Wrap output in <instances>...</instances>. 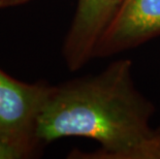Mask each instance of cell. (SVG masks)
I'll use <instances>...</instances> for the list:
<instances>
[{
	"mask_svg": "<svg viewBox=\"0 0 160 159\" xmlns=\"http://www.w3.org/2000/svg\"><path fill=\"white\" fill-rule=\"evenodd\" d=\"M30 0H0V8L12 7V6L22 5L24 3L29 2Z\"/></svg>",
	"mask_w": 160,
	"mask_h": 159,
	"instance_id": "52a82bcc",
	"label": "cell"
},
{
	"mask_svg": "<svg viewBox=\"0 0 160 159\" xmlns=\"http://www.w3.org/2000/svg\"><path fill=\"white\" fill-rule=\"evenodd\" d=\"M132 63L121 59L103 72L59 88H52L37 117V142L81 137L100 147L85 159H120L152 129L153 106L132 82Z\"/></svg>",
	"mask_w": 160,
	"mask_h": 159,
	"instance_id": "6da1fadb",
	"label": "cell"
},
{
	"mask_svg": "<svg viewBox=\"0 0 160 159\" xmlns=\"http://www.w3.org/2000/svg\"><path fill=\"white\" fill-rule=\"evenodd\" d=\"M121 0H79L64 43V57L71 70L94 57V51Z\"/></svg>",
	"mask_w": 160,
	"mask_h": 159,
	"instance_id": "277c9868",
	"label": "cell"
},
{
	"mask_svg": "<svg viewBox=\"0 0 160 159\" xmlns=\"http://www.w3.org/2000/svg\"><path fill=\"white\" fill-rule=\"evenodd\" d=\"M29 149L0 140V159H19L30 153Z\"/></svg>",
	"mask_w": 160,
	"mask_h": 159,
	"instance_id": "8992f818",
	"label": "cell"
},
{
	"mask_svg": "<svg viewBox=\"0 0 160 159\" xmlns=\"http://www.w3.org/2000/svg\"><path fill=\"white\" fill-rule=\"evenodd\" d=\"M51 90L19 82L0 70V140L32 150L37 117Z\"/></svg>",
	"mask_w": 160,
	"mask_h": 159,
	"instance_id": "7a4b0ae2",
	"label": "cell"
},
{
	"mask_svg": "<svg viewBox=\"0 0 160 159\" xmlns=\"http://www.w3.org/2000/svg\"><path fill=\"white\" fill-rule=\"evenodd\" d=\"M120 159H160V128L150 130L137 145L124 152Z\"/></svg>",
	"mask_w": 160,
	"mask_h": 159,
	"instance_id": "5b68a950",
	"label": "cell"
},
{
	"mask_svg": "<svg viewBox=\"0 0 160 159\" xmlns=\"http://www.w3.org/2000/svg\"><path fill=\"white\" fill-rule=\"evenodd\" d=\"M160 34V0H121L94 51L105 57Z\"/></svg>",
	"mask_w": 160,
	"mask_h": 159,
	"instance_id": "3957f363",
	"label": "cell"
}]
</instances>
